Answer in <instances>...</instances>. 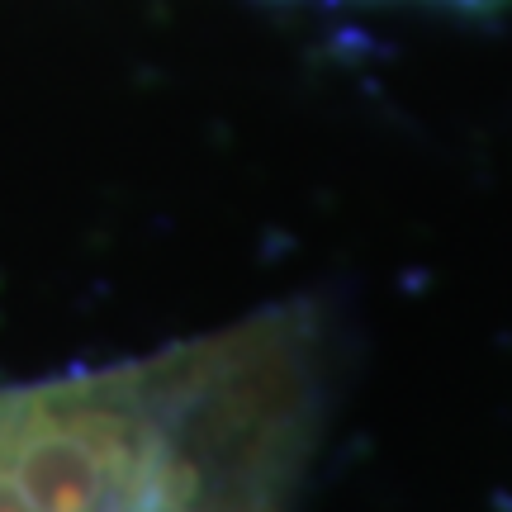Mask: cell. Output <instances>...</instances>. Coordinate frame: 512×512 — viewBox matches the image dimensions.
Segmentation results:
<instances>
[{"label": "cell", "mask_w": 512, "mask_h": 512, "mask_svg": "<svg viewBox=\"0 0 512 512\" xmlns=\"http://www.w3.org/2000/svg\"><path fill=\"white\" fill-rule=\"evenodd\" d=\"M323 323L275 304L100 370L0 389V512H299Z\"/></svg>", "instance_id": "obj_1"}, {"label": "cell", "mask_w": 512, "mask_h": 512, "mask_svg": "<svg viewBox=\"0 0 512 512\" xmlns=\"http://www.w3.org/2000/svg\"><path fill=\"white\" fill-rule=\"evenodd\" d=\"M427 5H470V0H427Z\"/></svg>", "instance_id": "obj_2"}]
</instances>
